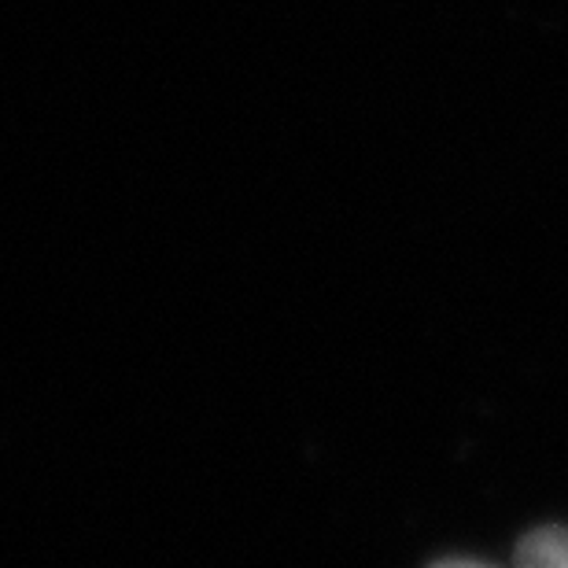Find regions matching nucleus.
Wrapping results in <instances>:
<instances>
[{
	"instance_id": "f257e3e1",
	"label": "nucleus",
	"mask_w": 568,
	"mask_h": 568,
	"mask_svg": "<svg viewBox=\"0 0 568 568\" xmlns=\"http://www.w3.org/2000/svg\"><path fill=\"white\" fill-rule=\"evenodd\" d=\"M517 568H568V528H536L520 539Z\"/></svg>"
},
{
	"instance_id": "f03ea898",
	"label": "nucleus",
	"mask_w": 568,
	"mask_h": 568,
	"mask_svg": "<svg viewBox=\"0 0 568 568\" xmlns=\"http://www.w3.org/2000/svg\"><path fill=\"white\" fill-rule=\"evenodd\" d=\"M436 568H491V565H480V561H439Z\"/></svg>"
}]
</instances>
